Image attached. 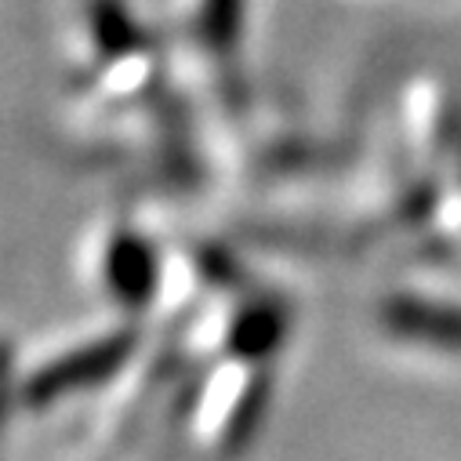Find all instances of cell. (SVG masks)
Listing matches in <instances>:
<instances>
[{
  "label": "cell",
  "mask_w": 461,
  "mask_h": 461,
  "mask_svg": "<svg viewBox=\"0 0 461 461\" xmlns=\"http://www.w3.org/2000/svg\"><path fill=\"white\" fill-rule=\"evenodd\" d=\"M87 23H91V37L98 41V48L105 55H128L142 41L128 0H91Z\"/></svg>",
  "instance_id": "1"
},
{
  "label": "cell",
  "mask_w": 461,
  "mask_h": 461,
  "mask_svg": "<svg viewBox=\"0 0 461 461\" xmlns=\"http://www.w3.org/2000/svg\"><path fill=\"white\" fill-rule=\"evenodd\" d=\"M244 19H248V0H200L196 8L200 37L214 51H229L244 37Z\"/></svg>",
  "instance_id": "2"
}]
</instances>
